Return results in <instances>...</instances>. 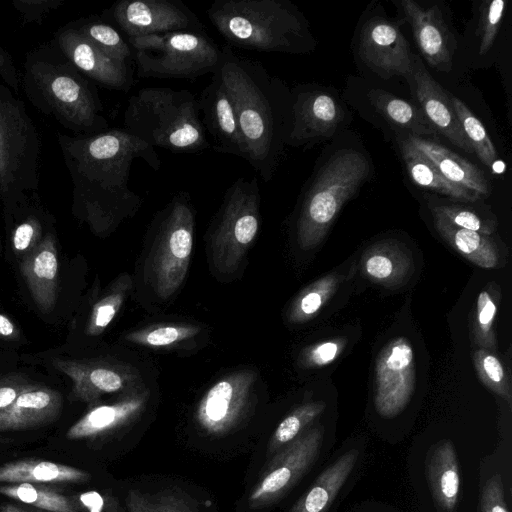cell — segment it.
<instances>
[{
	"label": "cell",
	"mask_w": 512,
	"mask_h": 512,
	"mask_svg": "<svg viewBox=\"0 0 512 512\" xmlns=\"http://www.w3.org/2000/svg\"><path fill=\"white\" fill-rule=\"evenodd\" d=\"M58 142L73 185V211L97 232L112 229L140 207L141 197L128 187L134 159L155 171L161 166L155 148L125 130L58 133Z\"/></svg>",
	"instance_id": "1"
},
{
	"label": "cell",
	"mask_w": 512,
	"mask_h": 512,
	"mask_svg": "<svg viewBox=\"0 0 512 512\" xmlns=\"http://www.w3.org/2000/svg\"><path fill=\"white\" fill-rule=\"evenodd\" d=\"M218 71L233 99L245 159L265 182L274 176L292 121L291 89L261 62L222 48Z\"/></svg>",
	"instance_id": "2"
},
{
	"label": "cell",
	"mask_w": 512,
	"mask_h": 512,
	"mask_svg": "<svg viewBox=\"0 0 512 512\" xmlns=\"http://www.w3.org/2000/svg\"><path fill=\"white\" fill-rule=\"evenodd\" d=\"M22 80L29 101L65 128L77 135L107 131L97 90L61 51L48 47L28 53Z\"/></svg>",
	"instance_id": "3"
},
{
	"label": "cell",
	"mask_w": 512,
	"mask_h": 512,
	"mask_svg": "<svg viewBox=\"0 0 512 512\" xmlns=\"http://www.w3.org/2000/svg\"><path fill=\"white\" fill-rule=\"evenodd\" d=\"M206 13L219 34L241 49L304 54L315 46L306 18L288 0H216Z\"/></svg>",
	"instance_id": "4"
},
{
	"label": "cell",
	"mask_w": 512,
	"mask_h": 512,
	"mask_svg": "<svg viewBox=\"0 0 512 512\" xmlns=\"http://www.w3.org/2000/svg\"><path fill=\"white\" fill-rule=\"evenodd\" d=\"M124 130L152 147L174 153L210 148L198 101L187 89L145 87L128 99Z\"/></svg>",
	"instance_id": "5"
},
{
	"label": "cell",
	"mask_w": 512,
	"mask_h": 512,
	"mask_svg": "<svg viewBox=\"0 0 512 512\" xmlns=\"http://www.w3.org/2000/svg\"><path fill=\"white\" fill-rule=\"evenodd\" d=\"M371 162L359 149L347 147L319 163L301 195L295 222L302 250L319 245L344 204L368 180Z\"/></svg>",
	"instance_id": "6"
},
{
	"label": "cell",
	"mask_w": 512,
	"mask_h": 512,
	"mask_svg": "<svg viewBox=\"0 0 512 512\" xmlns=\"http://www.w3.org/2000/svg\"><path fill=\"white\" fill-rule=\"evenodd\" d=\"M41 139L21 99L0 83V197L4 202L39 188Z\"/></svg>",
	"instance_id": "7"
},
{
	"label": "cell",
	"mask_w": 512,
	"mask_h": 512,
	"mask_svg": "<svg viewBox=\"0 0 512 512\" xmlns=\"http://www.w3.org/2000/svg\"><path fill=\"white\" fill-rule=\"evenodd\" d=\"M141 78L188 79L218 70L220 48L204 31H176L128 37Z\"/></svg>",
	"instance_id": "8"
},
{
	"label": "cell",
	"mask_w": 512,
	"mask_h": 512,
	"mask_svg": "<svg viewBox=\"0 0 512 512\" xmlns=\"http://www.w3.org/2000/svg\"><path fill=\"white\" fill-rule=\"evenodd\" d=\"M195 210L189 193L178 192L161 211L145 265V278L163 300L183 283L192 253Z\"/></svg>",
	"instance_id": "9"
},
{
	"label": "cell",
	"mask_w": 512,
	"mask_h": 512,
	"mask_svg": "<svg viewBox=\"0 0 512 512\" xmlns=\"http://www.w3.org/2000/svg\"><path fill=\"white\" fill-rule=\"evenodd\" d=\"M261 190L256 177L237 178L225 191L209 233L213 267L236 271L260 230Z\"/></svg>",
	"instance_id": "10"
},
{
	"label": "cell",
	"mask_w": 512,
	"mask_h": 512,
	"mask_svg": "<svg viewBox=\"0 0 512 512\" xmlns=\"http://www.w3.org/2000/svg\"><path fill=\"white\" fill-rule=\"evenodd\" d=\"M375 7L365 12L354 38V52L360 63L380 79L407 78L413 53L396 22Z\"/></svg>",
	"instance_id": "11"
},
{
	"label": "cell",
	"mask_w": 512,
	"mask_h": 512,
	"mask_svg": "<svg viewBox=\"0 0 512 512\" xmlns=\"http://www.w3.org/2000/svg\"><path fill=\"white\" fill-rule=\"evenodd\" d=\"M323 436V426L310 428L277 452L249 494V507L268 506L286 494L316 460Z\"/></svg>",
	"instance_id": "12"
},
{
	"label": "cell",
	"mask_w": 512,
	"mask_h": 512,
	"mask_svg": "<svg viewBox=\"0 0 512 512\" xmlns=\"http://www.w3.org/2000/svg\"><path fill=\"white\" fill-rule=\"evenodd\" d=\"M292 121L287 145L308 146L333 136L346 121L341 100L327 88L298 85L291 89Z\"/></svg>",
	"instance_id": "13"
},
{
	"label": "cell",
	"mask_w": 512,
	"mask_h": 512,
	"mask_svg": "<svg viewBox=\"0 0 512 512\" xmlns=\"http://www.w3.org/2000/svg\"><path fill=\"white\" fill-rule=\"evenodd\" d=\"M415 356L408 338L391 339L379 352L374 379V406L386 419L399 415L415 387Z\"/></svg>",
	"instance_id": "14"
},
{
	"label": "cell",
	"mask_w": 512,
	"mask_h": 512,
	"mask_svg": "<svg viewBox=\"0 0 512 512\" xmlns=\"http://www.w3.org/2000/svg\"><path fill=\"white\" fill-rule=\"evenodd\" d=\"M256 374L240 370L215 382L198 402L195 419L207 434L222 436L244 419L251 403Z\"/></svg>",
	"instance_id": "15"
},
{
	"label": "cell",
	"mask_w": 512,
	"mask_h": 512,
	"mask_svg": "<svg viewBox=\"0 0 512 512\" xmlns=\"http://www.w3.org/2000/svg\"><path fill=\"white\" fill-rule=\"evenodd\" d=\"M111 14L128 37L204 31L198 17L177 0H123L112 7Z\"/></svg>",
	"instance_id": "16"
},
{
	"label": "cell",
	"mask_w": 512,
	"mask_h": 512,
	"mask_svg": "<svg viewBox=\"0 0 512 512\" xmlns=\"http://www.w3.org/2000/svg\"><path fill=\"white\" fill-rule=\"evenodd\" d=\"M53 365L71 379L73 398L90 405L104 394L144 388L139 372L125 363L106 359H56Z\"/></svg>",
	"instance_id": "17"
},
{
	"label": "cell",
	"mask_w": 512,
	"mask_h": 512,
	"mask_svg": "<svg viewBox=\"0 0 512 512\" xmlns=\"http://www.w3.org/2000/svg\"><path fill=\"white\" fill-rule=\"evenodd\" d=\"M197 101L201 122L212 140L210 147L218 153L245 159L236 108L218 70L212 74Z\"/></svg>",
	"instance_id": "18"
},
{
	"label": "cell",
	"mask_w": 512,
	"mask_h": 512,
	"mask_svg": "<svg viewBox=\"0 0 512 512\" xmlns=\"http://www.w3.org/2000/svg\"><path fill=\"white\" fill-rule=\"evenodd\" d=\"M395 4L410 25L414 41L425 61L437 71L449 72L456 41L440 8H425L413 0H400Z\"/></svg>",
	"instance_id": "19"
},
{
	"label": "cell",
	"mask_w": 512,
	"mask_h": 512,
	"mask_svg": "<svg viewBox=\"0 0 512 512\" xmlns=\"http://www.w3.org/2000/svg\"><path fill=\"white\" fill-rule=\"evenodd\" d=\"M410 90L434 131L467 153L473 149L465 137L455 111L444 89L431 76L422 59L413 54L412 67L406 78Z\"/></svg>",
	"instance_id": "20"
},
{
	"label": "cell",
	"mask_w": 512,
	"mask_h": 512,
	"mask_svg": "<svg viewBox=\"0 0 512 512\" xmlns=\"http://www.w3.org/2000/svg\"><path fill=\"white\" fill-rule=\"evenodd\" d=\"M57 44L61 53L79 72L97 83L124 92L129 91L133 85L127 64L107 56L77 29L60 30Z\"/></svg>",
	"instance_id": "21"
},
{
	"label": "cell",
	"mask_w": 512,
	"mask_h": 512,
	"mask_svg": "<svg viewBox=\"0 0 512 512\" xmlns=\"http://www.w3.org/2000/svg\"><path fill=\"white\" fill-rule=\"evenodd\" d=\"M361 110H367L394 132L397 137L436 136L418 104L381 88L369 87L361 100ZM367 112V113H368Z\"/></svg>",
	"instance_id": "22"
},
{
	"label": "cell",
	"mask_w": 512,
	"mask_h": 512,
	"mask_svg": "<svg viewBox=\"0 0 512 512\" xmlns=\"http://www.w3.org/2000/svg\"><path fill=\"white\" fill-rule=\"evenodd\" d=\"M149 398L146 388L124 394L111 404L91 408L67 431L70 440L94 439L110 434L136 420L144 411Z\"/></svg>",
	"instance_id": "23"
},
{
	"label": "cell",
	"mask_w": 512,
	"mask_h": 512,
	"mask_svg": "<svg viewBox=\"0 0 512 512\" xmlns=\"http://www.w3.org/2000/svg\"><path fill=\"white\" fill-rule=\"evenodd\" d=\"M58 252L53 233H47L38 246L20 263L21 274L37 308L50 313L58 297Z\"/></svg>",
	"instance_id": "24"
},
{
	"label": "cell",
	"mask_w": 512,
	"mask_h": 512,
	"mask_svg": "<svg viewBox=\"0 0 512 512\" xmlns=\"http://www.w3.org/2000/svg\"><path fill=\"white\" fill-rule=\"evenodd\" d=\"M61 394L48 386L29 383L14 403L0 412V431L24 430L54 421L60 414Z\"/></svg>",
	"instance_id": "25"
},
{
	"label": "cell",
	"mask_w": 512,
	"mask_h": 512,
	"mask_svg": "<svg viewBox=\"0 0 512 512\" xmlns=\"http://www.w3.org/2000/svg\"><path fill=\"white\" fill-rule=\"evenodd\" d=\"M404 138L428 158L451 183L471 191L480 198L490 195V181L475 164L429 138L416 136Z\"/></svg>",
	"instance_id": "26"
},
{
	"label": "cell",
	"mask_w": 512,
	"mask_h": 512,
	"mask_svg": "<svg viewBox=\"0 0 512 512\" xmlns=\"http://www.w3.org/2000/svg\"><path fill=\"white\" fill-rule=\"evenodd\" d=\"M429 489L439 512H455L460 493V470L455 447L443 439L429 449L426 458Z\"/></svg>",
	"instance_id": "27"
},
{
	"label": "cell",
	"mask_w": 512,
	"mask_h": 512,
	"mask_svg": "<svg viewBox=\"0 0 512 512\" xmlns=\"http://www.w3.org/2000/svg\"><path fill=\"white\" fill-rule=\"evenodd\" d=\"M361 267L369 280L387 288L403 285L414 270L410 252L394 240L380 241L366 249Z\"/></svg>",
	"instance_id": "28"
},
{
	"label": "cell",
	"mask_w": 512,
	"mask_h": 512,
	"mask_svg": "<svg viewBox=\"0 0 512 512\" xmlns=\"http://www.w3.org/2000/svg\"><path fill=\"white\" fill-rule=\"evenodd\" d=\"M431 212L436 231L465 259L484 269L503 264V254L490 235L456 227L440 214Z\"/></svg>",
	"instance_id": "29"
},
{
	"label": "cell",
	"mask_w": 512,
	"mask_h": 512,
	"mask_svg": "<svg viewBox=\"0 0 512 512\" xmlns=\"http://www.w3.org/2000/svg\"><path fill=\"white\" fill-rule=\"evenodd\" d=\"M359 452L350 449L325 468L289 512H326L353 471Z\"/></svg>",
	"instance_id": "30"
},
{
	"label": "cell",
	"mask_w": 512,
	"mask_h": 512,
	"mask_svg": "<svg viewBox=\"0 0 512 512\" xmlns=\"http://www.w3.org/2000/svg\"><path fill=\"white\" fill-rule=\"evenodd\" d=\"M396 142L408 175L416 186L460 202H475L481 199L471 191L448 181L406 138L397 137Z\"/></svg>",
	"instance_id": "31"
},
{
	"label": "cell",
	"mask_w": 512,
	"mask_h": 512,
	"mask_svg": "<svg viewBox=\"0 0 512 512\" xmlns=\"http://www.w3.org/2000/svg\"><path fill=\"white\" fill-rule=\"evenodd\" d=\"M90 479L82 469L46 460H20L0 465V483H81Z\"/></svg>",
	"instance_id": "32"
},
{
	"label": "cell",
	"mask_w": 512,
	"mask_h": 512,
	"mask_svg": "<svg viewBox=\"0 0 512 512\" xmlns=\"http://www.w3.org/2000/svg\"><path fill=\"white\" fill-rule=\"evenodd\" d=\"M501 300L497 283H488L478 294L475 308L469 318L470 338L476 348L497 353L495 322Z\"/></svg>",
	"instance_id": "33"
},
{
	"label": "cell",
	"mask_w": 512,
	"mask_h": 512,
	"mask_svg": "<svg viewBox=\"0 0 512 512\" xmlns=\"http://www.w3.org/2000/svg\"><path fill=\"white\" fill-rule=\"evenodd\" d=\"M347 275L332 272L300 291L287 312L290 323L301 324L314 318L338 290Z\"/></svg>",
	"instance_id": "34"
},
{
	"label": "cell",
	"mask_w": 512,
	"mask_h": 512,
	"mask_svg": "<svg viewBox=\"0 0 512 512\" xmlns=\"http://www.w3.org/2000/svg\"><path fill=\"white\" fill-rule=\"evenodd\" d=\"M0 493L18 502L50 512H78V507L72 499L43 484H0Z\"/></svg>",
	"instance_id": "35"
},
{
	"label": "cell",
	"mask_w": 512,
	"mask_h": 512,
	"mask_svg": "<svg viewBox=\"0 0 512 512\" xmlns=\"http://www.w3.org/2000/svg\"><path fill=\"white\" fill-rule=\"evenodd\" d=\"M449 99L463 133L473 149V153L476 154L478 159L486 167L494 170L496 163L499 161V157L482 122L462 100L451 94H449Z\"/></svg>",
	"instance_id": "36"
},
{
	"label": "cell",
	"mask_w": 512,
	"mask_h": 512,
	"mask_svg": "<svg viewBox=\"0 0 512 512\" xmlns=\"http://www.w3.org/2000/svg\"><path fill=\"white\" fill-rule=\"evenodd\" d=\"M131 288L132 279L126 273L111 283L92 307L86 327L87 335L98 336L105 331L121 309Z\"/></svg>",
	"instance_id": "37"
},
{
	"label": "cell",
	"mask_w": 512,
	"mask_h": 512,
	"mask_svg": "<svg viewBox=\"0 0 512 512\" xmlns=\"http://www.w3.org/2000/svg\"><path fill=\"white\" fill-rule=\"evenodd\" d=\"M126 503L127 512H200L188 495L171 489L157 493L130 490Z\"/></svg>",
	"instance_id": "38"
},
{
	"label": "cell",
	"mask_w": 512,
	"mask_h": 512,
	"mask_svg": "<svg viewBox=\"0 0 512 512\" xmlns=\"http://www.w3.org/2000/svg\"><path fill=\"white\" fill-rule=\"evenodd\" d=\"M324 401L304 403L290 412L275 429L269 445V454H276L300 436L325 410Z\"/></svg>",
	"instance_id": "39"
},
{
	"label": "cell",
	"mask_w": 512,
	"mask_h": 512,
	"mask_svg": "<svg viewBox=\"0 0 512 512\" xmlns=\"http://www.w3.org/2000/svg\"><path fill=\"white\" fill-rule=\"evenodd\" d=\"M75 29L107 56L127 64L132 54L131 46L113 26L101 21H86Z\"/></svg>",
	"instance_id": "40"
},
{
	"label": "cell",
	"mask_w": 512,
	"mask_h": 512,
	"mask_svg": "<svg viewBox=\"0 0 512 512\" xmlns=\"http://www.w3.org/2000/svg\"><path fill=\"white\" fill-rule=\"evenodd\" d=\"M473 362L482 383L492 392L512 405V390L509 377L497 353L483 348L473 352Z\"/></svg>",
	"instance_id": "41"
},
{
	"label": "cell",
	"mask_w": 512,
	"mask_h": 512,
	"mask_svg": "<svg viewBox=\"0 0 512 512\" xmlns=\"http://www.w3.org/2000/svg\"><path fill=\"white\" fill-rule=\"evenodd\" d=\"M200 328L191 324H163L129 332L125 339L129 342L152 347H168L196 336Z\"/></svg>",
	"instance_id": "42"
},
{
	"label": "cell",
	"mask_w": 512,
	"mask_h": 512,
	"mask_svg": "<svg viewBox=\"0 0 512 512\" xmlns=\"http://www.w3.org/2000/svg\"><path fill=\"white\" fill-rule=\"evenodd\" d=\"M506 10V0L485 1L481 4L476 26L479 55L484 56L493 48Z\"/></svg>",
	"instance_id": "43"
},
{
	"label": "cell",
	"mask_w": 512,
	"mask_h": 512,
	"mask_svg": "<svg viewBox=\"0 0 512 512\" xmlns=\"http://www.w3.org/2000/svg\"><path fill=\"white\" fill-rule=\"evenodd\" d=\"M431 211L440 214L456 227L490 235L495 230V222L482 216L471 207L461 204H440L431 206Z\"/></svg>",
	"instance_id": "44"
},
{
	"label": "cell",
	"mask_w": 512,
	"mask_h": 512,
	"mask_svg": "<svg viewBox=\"0 0 512 512\" xmlns=\"http://www.w3.org/2000/svg\"><path fill=\"white\" fill-rule=\"evenodd\" d=\"M43 226L40 218L29 213L18 222L11 234V243L14 252L22 257L30 254L42 240Z\"/></svg>",
	"instance_id": "45"
},
{
	"label": "cell",
	"mask_w": 512,
	"mask_h": 512,
	"mask_svg": "<svg viewBox=\"0 0 512 512\" xmlns=\"http://www.w3.org/2000/svg\"><path fill=\"white\" fill-rule=\"evenodd\" d=\"M346 342V338L337 337L313 344L302 352L300 363L305 368H319L329 365L343 352Z\"/></svg>",
	"instance_id": "46"
},
{
	"label": "cell",
	"mask_w": 512,
	"mask_h": 512,
	"mask_svg": "<svg viewBox=\"0 0 512 512\" xmlns=\"http://www.w3.org/2000/svg\"><path fill=\"white\" fill-rule=\"evenodd\" d=\"M478 512H509L500 474L492 475L484 484Z\"/></svg>",
	"instance_id": "47"
},
{
	"label": "cell",
	"mask_w": 512,
	"mask_h": 512,
	"mask_svg": "<svg viewBox=\"0 0 512 512\" xmlns=\"http://www.w3.org/2000/svg\"><path fill=\"white\" fill-rule=\"evenodd\" d=\"M62 0H13L12 5L19 12L24 23L40 24L51 11L58 9Z\"/></svg>",
	"instance_id": "48"
},
{
	"label": "cell",
	"mask_w": 512,
	"mask_h": 512,
	"mask_svg": "<svg viewBox=\"0 0 512 512\" xmlns=\"http://www.w3.org/2000/svg\"><path fill=\"white\" fill-rule=\"evenodd\" d=\"M22 375H9L0 379V412L9 408L29 384Z\"/></svg>",
	"instance_id": "49"
},
{
	"label": "cell",
	"mask_w": 512,
	"mask_h": 512,
	"mask_svg": "<svg viewBox=\"0 0 512 512\" xmlns=\"http://www.w3.org/2000/svg\"><path fill=\"white\" fill-rule=\"evenodd\" d=\"M0 76L14 93H19L20 76L11 56L0 46Z\"/></svg>",
	"instance_id": "50"
},
{
	"label": "cell",
	"mask_w": 512,
	"mask_h": 512,
	"mask_svg": "<svg viewBox=\"0 0 512 512\" xmlns=\"http://www.w3.org/2000/svg\"><path fill=\"white\" fill-rule=\"evenodd\" d=\"M20 337L16 324L6 315L0 313V338L15 341Z\"/></svg>",
	"instance_id": "51"
},
{
	"label": "cell",
	"mask_w": 512,
	"mask_h": 512,
	"mask_svg": "<svg viewBox=\"0 0 512 512\" xmlns=\"http://www.w3.org/2000/svg\"><path fill=\"white\" fill-rule=\"evenodd\" d=\"M0 512H29L16 505L10 503H3L0 505Z\"/></svg>",
	"instance_id": "52"
},
{
	"label": "cell",
	"mask_w": 512,
	"mask_h": 512,
	"mask_svg": "<svg viewBox=\"0 0 512 512\" xmlns=\"http://www.w3.org/2000/svg\"><path fill=\"white\" fill-rule=\"evenodd\" d=\"M4 442V439L0 437V445Z\"/></svg>",
	"instance_id": "53"
},
{
	"label": "cell",
	"mask_w": 512,
	"mask_h": 512,
	"mask_svg": "<svg viewBox=\"0 0 512 512\" xmlns=\"http://www.w3.org/2000/svg\"><path fill=\"white\" fill-rule=\"evenodd\" d=\"M0 249H1V245H0Z\"/></svg>",
	"instance_id": "54"
}]
</instances>
